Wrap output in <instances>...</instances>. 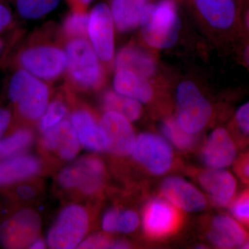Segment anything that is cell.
I'll return each instance as SVG.
<instances>
[{
	"label": "cell",
	"instance_id": "7a4b0ae2",
	"mask_svg": "<svg viewBox=\"0 0 249 249\" xmlns=\"http://www.w3.org/2000/svg\"><path fill=\"white\" fill-rule=\"evenodd\" d=\"M67 57L66 85L74 92L93 93L106 83L102 62L88 38L63 40Z\"/></svg>",
	"mask_w": 249,
	"mask_h": 249
},
{
	"label": "cell",
	"instance_id": "9c48e42d",
	"mask_svg": "<svg viewBox=\"0 0 249 249\" xmlns=\"http://www.w3.org/2000/svg\"><path fill=\"white\" fill-rule=\"evenodd\" d=\"M114 27L109 5L100 3L90 11L88 37L105 68L110 67L114 59Z\"/></svg>",
	"mask_w": 249,
	"mask_h": 249
},
{
	"label": "cell",
	"instance_id": "5b68a950",
	"mask_svg": "<svg viewBox=\"0 0 249 249\" xmlns=\"http://www.w3.org/2000/svg\"><path fill=\"white\" fill-rule=\"evenodd\" d=\"M8 92L19 116L34 123L40 120L47 109L52 89L48 83L20 68L11 77Z\"/></svg>",
	"mask_w": 249,
	"mask_h": 249
},
{
	"label": "cell",
	"instance_id": "f35d334b",
	"mask_svg": "<svg viewBox=\"0 0 249 249\" xmlns=\"http://www.w3.org/2000/svg\"><path fill=\"white\" fill-rule=\"evenodd\" d=\"M240 24L241 29L247 36V39H249V0L241 11Z\"/></svg>",
	"mask_w": 249,
	"mask_h": 249
},
{
	"label": "cell",
	"instance_id": "5bb4252c",
	"mask_svg": "<svg viewBox=\"0 0 249 249\" xmlns=\"http://www.w3.org/2000/svg\"><path fill=\"white\" fill-rule=\"evenodd\" d=\"M206 22L217 30L235 32L241 28V11L237 0H193Z\"/></svg>",
	"mask_w": 249,
	"mask_h": 249
},
{
	"label": "cell",
	"instance_id": "74e56055",
	"mask_svg": "<svg viewBox=\"0 0 249 249\" xmlns=\"http://www.w3.org/2000/svg\"><path fill=\"white\" fill-rule=\"evenodd\" d=\"M11 119V111L6 108L0 107V139L4 137L9 129Z\"/></svg>",
	"mask_w": 249,
	"mask_h": 249
},
{
	"label": "cell",
	"instance_id": "4fadbf2b",
	"mask_svg": "<svg viewBox=\"0 0 249 249\" xmlns=\"http://www.w3.org/2000/svg\"><path fill=\"white\" fill-rule=\"evenodd\" d=\"M132 155L137 163L154 175L166 173L173 163V150L169 143L152 133H142L137 137Z\"/></svg>",
	"mask_w": 249,
	"mask_h": 249
},
{
	"label": "cell",
	"instance_id": "f546056e",
	"mask_svg": "<svg viewBox=\"0 0 249 249\" xmlns=\"http://www.w3.org/2000/svg\"><path fill=\"white\" fill-rule=\"evenodd\" d=\"M14 195L17 199L24 202L38 200L44 193V184L42 179L37 178H30L17 183Z\"/></svg>",
	"mask_w": 249,
	"mask_h": 249
},
{
	"label": "cell",
	"instance_id": "4316f807",
	"mask_svg": "<svg viewBox=\"0 0 249 249\" xmlns=\"http://www.w3.org/2000/svg\"><path fill=\"white\" fill-rule=\"evenodd\" d=\"M89 14L87 11H71L64 19L60 35L62 41L74 38H88Z\"/></svg>",
	"mask_w": 249,
	"mask_h": 249
},
{
	"label": "cell",
	"instance_id": "7c38bea8",
	"mask_svg": "<svg viewBox=\"0 0 249 249\" xmlns=\"http://www.w3.org/2000/svg\"><path fill=\"white\" fill-rule=\"evenodd\" d=\"M99 124L105 151L118 157L132 155L137 137L130 121L119 113L106 111Z\"/></svg>",
	"mask_w": 249,
	"mask_h": 249
},
{
	"label": "cell",
	"instance_id": "603a6c76",
	"mask_svg": "<svg viewBox=\"0 0 249 249\" xmlns=\"http://www.w3.org/2000/svg\"><path fill=\"white\" fill-rule=\"evenodd\" d=\"M113 85L116 92L140 103L149 102L153 97V88L147 78L128 70L116 71Z\"/></svg>",
	"mask_w": 249,
	"mask_h": 249
},
{
	"label": "cell",
	"instance_id": "ffe728a7",
	"mask_svg": "<svg viewBox=\"0 0 249 249\" xmlns=\"http://www.w3.org/2000/svg\"><path fill=\"white\" fill-rule=\"evenodd\" d=\"M209 237L216 247L232 249L242 247L249 238V234L235 219L222 214L212 221Z\"/></svg>",
	"mask_w": 249,
	"mask_h": 249
},
{
	"label": "cell",
	"instance_id": "f6af8a7d",
	"mask_svg": "<svg viewBox=\"0 0 249 249\" xmlns=\"http://www.w3.org/2000/svg\"><path fill=\"white\" fill-rule=\"evenodd\" d=\"M4 41H3L2 40H1V38H0V53H1V52H2L3 49H4Z\"/></svg>",
	"mask_w": 249,
	"mask_h": 249
},
{
	"label": "cell",
	"instance_id": "7402d4cb",
	"mask_svg": "<svg viewBox=\"0 0 249 249\" xmlns=\"http://www.w3.org/2000/svg\"><path fill=\"white\" fill-rule=\"evenodd\" d=\"M152 0H109L114 26L120 33L134 30L140 24L145 7Z\"/></svg>",
	"mask_w": 249,
	"mask_h": 249
},
{
	"label": "cell",
	"instance_id": "8992f818",
	"mask_svg": "<svg viewBox=\"0 0 249 249\" xmlns=\"http://www.w3.org/2000/svg\"><path fill=\"white\" fill-rule=\"evenodd\" d=\"M92 225V215L88 208L80 204L67 205L57 216L47 236L50 249L78 248Z\"/></svg>",
	"mask_w": 249,
	"mask_h": 249
},
{
	"label": "cell",
	"instance_id": "8fae6325",
	"mask_svg": "<svg viewBox=\"0 0 249 249\" xmlns=\"http://www.w3.org/2000/svg\"><path fill=\"white\" fill-rule=\"evenodd\" d=\"M70 122L81 146L95 153L105 151L99 119L94 109L77 98L76 92L69 88Z\"/></svg>",
	"mask_w": 249,
	"mask_h": 249
},
{
	"label": "cell",
	"instance_id": "9a60e30c",
	"mask_svg": "<svg viewBox=\"0 0 249 249\" xmlns=\"http://www.w3.org/2000/svg\"><path fill=\"white\" fill-rule=\"evenodd\" d=\"M143 228L152 237H165L178 229L180 215L177 208L163 199H154L145 206L143 212Z\"/></svg>",
	"mask_w": 249,
	"mask_h": 249
},
{
	"label": "cell",
	"instance_id": "1f68e13d",
	"mask_svg": "<svg viewBox=\"0 0 249 249\" xmlns=\"http://www.w3.org/2000/svg\"><path fill=\"white\" fill-rule=\"evenodd\" d=\"M231 210L237 220L249 227V190L241 193L232 201Z\"/></svg>",
	"mask_w": 249,
	"mask_h": 249
},
{
	"label": "cell",
	"instance_id": "d6986e66",
	"mask_svg": "<svg viewBox=\"0 0 249 249\" xmlns=\"http://www.w3.org/2000/svg\"><path fill=\"white\" fill-rule=\"evenodd\" d=\"M199 183L219 206L231 204L235 196L237 182L231 174L227 170L211 168L199 175Z\"/></svg>",
	"mask_w": 249,
	"mask_h": 249
},
{
	"label": "cell",
	"instance_id": "30bf717a",
	"mask_svg": "<svg viewBox=\"0 0 249 249\" xmlns=\"http://www.w3.org/2000/svg\"><path fill=\"white\" fill-rule=\"evenodd\" d=\"M80 146L74 129L67 119L42 133L39 142L44 158L55 163L74 160L79 153Z\"/></svg>",
	"mask_w": 249,
	"mask_h": 249
},
{
	"label": "cell",
	"instance_id": "cb8c5ba5",
	"mask_svg": "<svg viewBox=\"0 0 249 249\" xmlns=\"http://www.w3.org/2000/svg\"><path fill=\"white\" fill-rule=\"evenodd\" d=\"M101 105L103 110L119 113L130 122L139 120L142 114L140 102L111 90L103 93Z\"/></svg>",
	"mask_w": 249,
	"mask_h": 249
},
{
	"label": "cell",
	"instance_id": "ab89813d",
	"mask_svg": "<svg viewBox=\"0 0 249 249\" xmlns=\"http://www.w3.org/2000/svg\"><path fill=\"white\" fill-rule=\"evenodd\" d=\"M71 8V11L84 12L93 0H66Z\"/></svg>",
	"mask_w": 249,
	"mask_h": 249
},
{
	"label": "cell",
	"instance_id": "44dd1931",
	"mask_svg": "<svg viewBox=\"0 0 249 249\" xmlns=\"http://www.w3.org/2000/svg\"><path fill=\"white\" fill-rule=\"evenodd\" d=\"M114 65L116 71L128 70L146 78L153 76L157 68L155 58L133 45L125 46L118 52Z\"/></svg>",
	"mask_w": 249,
	"mask_h": 249
},
{
	"label": "cell",
	"instance_id": "7bdbcfd3",
	"mask_svg": "<svg viewBox=\"0 0 249 249\" xmlns=\"http://www.w3.org/2000/svg\"><path fill=\"white\" fill-rule=\"evenodd\" d=\"M130 245L125 240H119L113 241L111 249H129Z\"/></svg>",
	"mask_w": 249,
	"mask_h": 249
},
{
	"label": "cell",
	"instance_id": "277c9868",
	"mask_svg": "<svg viewBox=\"0 0 249 249\" xmlns=\"http://www.w3.org/2000/svg\"><path fill=\"white\" fill-rule=\"evenodd\" d=\"M141 31L144 42L156 49H168L175 45L181 22L175 0L150 3L142 15Z\"/></svg>",
	"mask_w": 249,
	"mask_h": 249
},
{
	"label": "cell",
	"instance_id": "6da1fadb",
	"mask_svg": "<svg viewBox=\"0 0 249 249\" xmlns=\"http://www.w3.org/2000/svg\"><path fill=\"white\" fill-rule=\"evenodd\" d=\"M52 34L49 30L39 31L18 56L20 68L48 83L58 80L67 67L66 53L60 33L53 38Z\"/></svg>",
	"mask_w": 249,
	"mask_h": 249
},
{
	"label": "cell",
	"instance_id": "ac0fdd59",
	"mask_svg": "<svg viewBox=\"0 0 249 249\" xmlns=\"http://www.w3.org/2000/svg\"><path fill=\"white\" fill-rule=\"evenodd\" d=\"M236 148L230 134L222 127L210 134L202 151L205 164L211 168H224L235 160Z\"/></svg>",
	"mask_w": 249,
	"mask_h": 249
},
{
	"label": "cell",
	"instance_id": "836d02e7",
	"mask_svg": "<svg viewBox=\"0 0 249 249\" xmlns=\"http://www.w3.org/2000/svg\"><path fill=\"white\" fill-rule=\"evenodd\" d=\"M119 213V209L117 208H111L105 213L102 219V228L105 232H116V221Z\"/></svg>",
	"mask_w": 249,
	"mask_h": 249
},
{
	"label": "cell",
	"instance_id": "484cf974",
	"mask_svg": "<svg viewBox=\"0 0 249 249\" xmlns=\"http://www.w3.org/2000/svg\"><path fill=\"white\" fill-rule=\"evenodd\" d=\"M35 141L34 131L27 126L19 127L0 139V160L26 153Z\"/></svg>",
	"mask_w": 249,
	"mask_h": 249
},
{
	"label": "cell",
	"instance_id": "d6a6232c",
	"mask_svg": "<svg viewBox=\"0 0 249 249\" xmlns=\"http://www.w3.org/2000/svg\"><path fill=\"white\" fill-rule=\"evenodd\" d=\"M113 241L107 234L98 232L85 237L77 249H111Z\"/></svg>",
	"mask_w": 249,
	"mask_h": 249
},
{
	"label": "cell",
	"instance_id": "b9f144b4",
	"mask_svg": "<svg viewBox=\"0 0 249 249\" xmlns=\"http://www.w3.org/2000/svg\"><path fill=\"white\" fill-rule=\"evenodd\" d=\"M47 242L42 237H39L30 246L29 249H45L47 247Z\"/></svg>",
	"mask_w": 249,
	"mask_h": 249
},
{
	"label": "cell",
	"instance_id": "f1b7e54d",
	"mask_svg": "<svg viewBox=\"0 0 249 249\" xmlns=\"http://www.w3.org/2000/svg\"><path fill=\"white\" fill-rule=\"evenodd\" d=\"M161 129L168 140L178 148L186 150L194 143L195 139L193 134L183 130L175 119L165 121L162 124Z\"/></svg>",
	"mask_w": 249,
	"mask_h": 249
},
{
	"label": "cell",
	"instance_id": "e0dca14e",
	"mask_svg": "<svg viewBox=\"0 0 249 249\" xmlns=\"http://www.w3.org/2000/svg\"><path fill=\"white\" fill-rule=\"evenodd\" d=\"M160 191L165 199L178 209L194 212L206 207V199L204 195L183 178L178 177L165 178Z\"/></svg>",
	"mask_w": 249,
	"mask_h": 249
},
{
	"label": "cell",
	"instance_id": "ba28073f",
	"mask_svg": "<svg viewBox=\"0 0 249 249\" xmlns=\"http://www.w3.org/2000/svg\"><path fill=\"white\" fill-rule=\"evenodd\" d=\"M42 219L35 210H18L0 224V245L6 249L29 248L40 237Z\"/></svg>",
	"mask_w": 249,
	"mask_h": 249
},
{
	"label": "cell",
	"instance_id": "60d3db41",
	"mask_svg": "<svg viewBox=\"0 0 249 249\" xmlns=\"http://www.w3.org/2000/svg\"><path fill=\"white\" fill-rule=\"evenodd\" d=\"M247 40L241 53V58L244 65L249 69V39Z\"/></svg>",
	"mask_w": 249,
	"mask_h": 249
},
{
	"label": "cell",
	"instance_id": "3957f363",
	"mask_svg": "<svg viewBox=\"0 0 249 249\" xmlns=\"http://www.w3.org/2000/svg\"><path fill=\"white\" fill-rule=\"evenodd\" d=\"M106 177L104 161L91 154L60 170L56 183L61 191L76 199L94 200L104 189Z\"/></svg>",
	"mask_w": 249,
	"mask_h": 249
},
{
	"label": "cell",
	"instance_id": "83f0119b",
	"mask_svg": "<svg viewBox=\"0 0 249 249\" xmlns=\"http://www.w3.org/2000/svg\"><path fill=\"white\" fill-rule=\"evenodd\" d=\"M60 0H15L18 14L27 19L44 17L58 6Z\"/></svg>",
	"mask_w": 249,
	"mask_h": 249
},
{
	"label": "cell",
	"instance_id": "d590c367",
	"mask_svg": "<svg viewBox=\"0 0 249 249\" xmlns=\"http://www.w3.org/2000/svg\"><path fill=\"white\" fill-rule=\"evenodd\" d=\"M13 16L7 6L0 1V34L11 26Z\"/></svg>",
	"mask_w": 249,
	"mask_h": 249
},
{
	"label": "cell",
	"instance_id": "d4e9b609",
	"mask_svg": "<svg viewBox=\"0 0 249 249\" xmlns=\"http://www.w3.org/2000/svg\"><path fill=\"white\" fill-rule=\"evenodd\" d=\"M70 94L68 88L65 85L61 91L49 103L39 120L38 127L41 133H44L55 124L66 119L67 116L70 114Z\"/></svg>",
	"mask_w": 249,
	"mask_h": 249
},
{
	"label": "cell",
	"instance_id": "2e32d148",
	"mask_svg": "<svg viewBox=\"0 0 249 249\" xmlns=\"http://www.w3.org/2000/svg\"><path fill=\"white\" fill-rule=\"evenodd\" d=\"M45 169L42 158L27 153L0 160V187L37 178Z\"/></svg>",
	"mask_w": 249,
	"mask_h": 249
},
{
	"label": "cell",
	"instance_id": "e575fe53",
	"mask_svg": "<svg viewBox=\"0 0 249 249\" xmlns=\"http://www.w3.org/2000/svg\"><path fill=\"white\" fill-rule=\"evenodd\" d=\"M235 124L244 133H249V101L239 108L235 114Z\"/></svg>",
	"mask_w": 249,
	"mask_h": 249
},
{
	"label": "cell",
	"instance_id": "52a82bcc",
	"mask_svg": "<svg viewBox=\"0 0 249 249\" xmlns=\"http://www.w3.org/2000/svg\"><path fill=\"white\" fill-rule=\"evenodd\" d=\"M178 113L177 121L188 133H197L207 124L212 107L194 83L183 81L177 89Z\"/></svg>",
	"mask_w": 249,
	"mask_h": 249
},
{
	"label": "cell",
	"instance_id": "ee69618b",
	"mask_svg": "<svg viewBox=\"0 0 249 249\" xmlns=\"http://www.w3.org/2000/svg\"><path fill=\"white\" fill-rule=\"evenodd\" d=\"M242 247L243 249H249V238L246 241L245 243Z\"/></svg>",
	"mask_w": 249,
	"mask_h": 249
},
{
	"label": "cell",
	"instance_id": "8d00e7d4",
	"mask_svg": "<svg viewBox=\"0 0 249 249\" xmlns=\"http://www.w3.org/2000/svg\"><path fill=\"white\" fill-rule=\"evenodd\" d=\"M235 170L244 180L249 181V153L242 156L236 162Z\"/></svg>",
	"mask_w": 249,
	"mask_h": 249
},
{
	"label": "cell",
	"instance_id": "4dcf8cb0",
	"mask_svg": "<svg viewBox=\"0 0 249 249\" xmlns=\"http://www.w3.org/2000/svg\"><path fill=\"white\" fill-rule=\"evenodd\" d=\"M139 224V216L135 211L132 210H119L116 221V232L130 233L138 228Z\"/></svg>",
	"mask_w": 249,
	"mask_h": 249
}]
</instances>
